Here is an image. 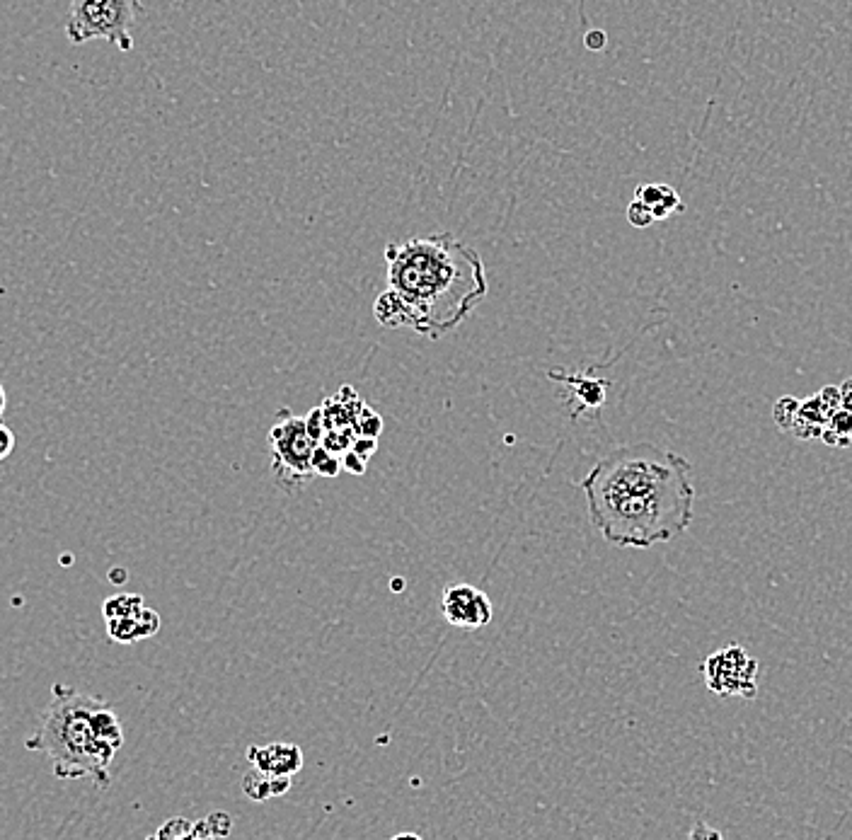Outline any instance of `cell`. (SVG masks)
Instances as JSON below:
<instances>
[{
	"instance_id": "obj_1",
	"label": "cell",
	"mask_w": 852,
	"mask_h": 840,
	"mask_svg": "<svg viewBox=\"0 0 852 840\" xmlns=\"http://www.w3.org/2000/svg\"><path fill=\"white\" fill-rule=\"evenodd\" d=\"M589 519L615 548L669 543L695 519L693 465L654 443L610 451L581 480Z\"/></svg>"
},
{
	"instance_id": "obj_2",
	"label": "cell",
	"mask_w": 852,
	"mask_h": 840,
	"mask_svg": "<svg viewBox=\"0 0 852 840\" xmlns=\"http://www.w3.org/2000/svg\"><path fill=\"white\" fill-rule=\"evenodd\" d=\"M388 289L373 303L383 327L441 339L485 301L487 272L477 250L451 233L414 235L385 245Z\"/></svg>"
},
{
	"instance_id": "obj_3",
	"label": "cell",
	"mask_w": 852,
	"mask_h": 840,
	"mask_svg": "<svg viewBox=\"0 0 852 840\" xmlns=\"http://www.w3.org/2000/svg\"><path fill=\"white\" fill-rule=\"evenodd\" d=\"M25 746L44 753L59 780H90L97 790H107L109 768L124 746V729L105 700L56 683L39 729Z\"/></svg>"
},
{
	"instance_id": "obj_4",
	"label": "cell",
	"mask_w": 852,
	"mask_h": 840,
	"mask_svg": "<svg viewBox=\"0 0 852 840\" xmlns=\"http://www.w3.org/2000/svg\"><path fill=\"white\" fill-rule=\"evenodd\" d=\"M274 453V477L281 487L301 489L315 475V453L322 443L320 407L308 417H296L289 410L279 412V419L269 431Z\"/></svg>"
},
{
	"instance_id": "obj_5",
	"label": "cell",
	"mask_w": 852,
	"mask_h": 840,
	"mask_svg": "<svg viewBox=\"0 0 852 840\" xmlns=\"http://www.w3.org/2000/svg\"><path fill=\"white\" fill-rule=\"evenodd\" d=\"M136 0H71L66 37L71 44H88L95 39L117 46L119 51L134 49Z\"/></svg>"
},
{
	"instance_id": "obj_6",
	"label": "cell",
	"mask_w": 852,
	"mask_h": 840,
	"mask_svg": "<svg viewBox=\"0 0 852 840\" xmlns=\"http://www.w3.org/2000/svg\"><path fill=\"white\" fill-rule=\"evenodd\" d=\"M702 676H705L707 688L722 698L739 695V698L753 700L758 693V661L739 644H729L710 654L702 664Z\"/></svg>"
},
{
	"instance_id": "obj_7",
	"label": "cell",
	"mask_w": 852,
	"mask_h": 840,
	"mask_svg": "<svg viewBox=\"0 0 852 840\" xmlns=\"http://www.w3.org/2000/svg\"><path fill=\"white\" fill-rule=\"evenodd\" d=\"M107 623V635L119 644H134L148 640L160 630V615L146 606L143 596L117 594L107 598L102 606Z\"/></svg>"
},
{
	"instance_id": "obj_8",
	"label": "cell",
	"mask_w": 852,
	"mask_h": 840,
	"mask_svg": "<svg viewBox=\"0 0 852 840\" xmlns=\"http://www.w3.org/2000/svg\"><path fill=\"white\" fill-rule=\"evenodd\" d=\"M441 613L453 627L472 632L492 623L494 608L489 596L472 584H451L441 594Z\"/></svg>"
},
{
	"instance_id": "obj_9",
	"label": "cell",
	"mask_w": 852,
	"mask_h": 840,
	"mask_svg": "<svg viewBox=\"0 0 852 840\" xmlns=\"http://www.w3.org/2000/svg\"><path fill=\"white\" fill-rule=\"evenodd\" d=\"M247 763L274 778H293L303 768V751L289 741H272L247 749Z\"/></svg>"
},
{
	"instance_id": "obj_10",
	"label": "cell",
	"mask_w": 852,
	"mask_h": 840,
	"mask_svg": "<svg viewBox=\"0 0 852 840\" xmlns=\"http://www.w3.org/2000/svg\"><path fill=\"white\" fill-rule=\"evenodd\" d=\"M550 378L567 385L572 398L577 400V405H574V419L584 412L601 410L603 402H606V390L610 381L596 378L594 373H567L562 371V368H555V371H550Z\"/></svg>"
},
{
	"instance_id": "obj_11",
	"label": "cell",
	"mask_w": 852,
	"mask_h": 840,
	"mask_svg": "<svg viewBox=\"0 0 852 840\" xmlns=\"http://www.w3.org/2000/svg\"><path fill=\"white\" fill-rule=\"evenodd\" d=\"M833 414H836V412H833L831 407L823 402L819 393L811 395V398L799 402V410H797V417H794L790 434L797 436V439H804V441L821 439L823 429H826L828 419H831Z\"/></svg>"
},
{
	"instance_id": "obj_12",
	"label": "cell",
	"mask_w": 852,
	"mask_h": 840,
	"mask_svg": "<svg viewBox=\"0 0 852 840\" xmlns=\"http://www.w3.org/2000/svg\"><path fill=\"white\" fill-rule=\"evenodd\" d=\"M635 199L644 201L647 206H652L656 221H664V218H669L671 214H676V211H683V201L678 197V192L669 184H642V187H637Z\"/></svg>"
},
{
	"instance_id": "obj_13",
	"label": "cell",
	"mask_w": 852,
	"mask_h": 840,
	"mask_svg": "<svg viewBox=\"0 0 852 840\" xmlns=\"http://www.w3.org/2000/svg\"><path fill=\"white\" fill-rule=\"evenodd\" d=\"M291 790V778H274L252 768L243 778V792L252 802H267L272 797H281Z\"/></svg>"
},
{
	"instance_id": "obj_14",
	"label": "cell",
	"mask_w": 852,
	"mask_h": 840,
	"mask_svg": "<svg viewBox=\"0 0 852 840\" xmlns=\"http://www.w3.org/2000/svg\"><path fill=\"white\" fill-rule=\"evenodd\" d=\"M821 441L833 448H848L852 443V412L840 407V410L828 419L826 429H823L821 434Z\"/></svg>"
},
{
	"instance_id": "obj_15",
	"label": "cell",
	"mask_w": 852,
	"mask_h": 840,
	"mask_svg": "<svg viewBox=\"0 0 852 840\" xmlns=\"http://www.w3.org/2000/svg\"><path fill=\"white\" fill-rule=\"evenodd\" d=\"M230 828H233L230 816L223 814V811H216V814H211L209 819L194 821L192 838H226Z\"/></svg>"
},
{
	"instance_id": "obj_16",
	"label": "cell",
	"mask_w": 852,
	"mask_h": 840,
	"mask_svg": "<svg viewBox=\"0 0 852 840\" xmlns=\"http://www.w3.org/2000/svg\"><path fill=\"white\" fill-rule=\"evenodd\" d=\"M799 402H802V400L792 398V395H785V398L777 400L775 407H773V417H775L777 427L785 429L787 434L792 431L794 417H797V410H799Z\"/></svg>"
},
{
	"instance_id": "obj_17",
	"label": "cell",
	"mask_w": 852,
	"mask_h": 840,
	"mask_svg": "<svg viewBox=\"0 0 852 840\" xmlns=\"http://www.w3.org/2000/svg\"><path fill=\"white\" fill-rule=\"evenodd\" d=\"M192 828H194V821L180 819V816H177V819L165 821V824L153 833V838H168V840H172V838H192Z\"/></svg>"
},
{
	"instance_id": "obj_18",
	"label": "cell",
	"mask_w": 852,
	"mask_h": 840,
	"mask_svg": "<svg viewBox=\"0 0 852 840\" xmlns=\"http://www.w3.org/2000/svg\"><path fill=\"white\" fill-rule=\"evenodd\" d=\"M627 221H630V226L635 228H649L656 221L652 206H647L644 201H630V206H627Z\"/></svg>"
},
{
	"instance_id": "obj_19",
	"label": "cell",
	"mask_w": 852,
	"mask_h": 840,
	"mask_svg": "<svg viewBox=\"0 0 852 840\" xmlns=\"http://www.w3.org/2000/svg\"><path fill=\"white\" fill-rule=\"evenodd\" d=\"M13 451H15V434H13V429H10L8 424L0 422V463L13 456Z\"/></svg>"
},
{
	"instance_id": "obj_20",
	"label": "cell",
	"mask_w": 852,
	"mask_h": 840,
	"mask_svg": "<svg viewBox=\"0 0 852 840\" xmlns=\"http://www.w3.org/2000/svg\"><path fill=\"white\" fill-rule=\"evenodd\" d=\"M606 42H608L606 32H601V30L586 32V37H584V44L589 51H603V49H606Z\"/></svg>"
},
{
	"instance_id": "obj_21",
	"label": "cell",
	"mask_w": 852,
	"mask_h": 840,
	"mask_svg": "<svg viewBox=\"0 0 852 840\" xmlns=\"http://www.w3.org/2000/svg\"><path fill=\"white\" fill-rule=\"evenodd\" d=\"M840 400H843V410L852 412V378L840 385Z\"/></svg>"
},
{
	"instance_id": "obj_22",
	"label": "cell",
	"mask_w": 852,
	"mask_h": 840,
	"mask_svg": "<svg viewBox=\"0 0 852 840\" xmlns=\"http://www.w3.org/2000/svg\"><path fill=\"white\" fill-rule=\"evenodd\" d=\"M690 838H722V833L719 831H712V828H705V824H700L698 828H693V831H690Z\"/></svg>"
},
{
	"instance_id": "obj_23",
	"label": "cell",
	"mask_w": 852,
	"mask_h": 840,
	"mask_svg": "<svg viewBox=\"0 0 852 840\" xmlns=\"http://www.w3.org/2000/svg\"><path fill=\"white\" fill-rule=\"evenodd\" d=\"M5 405H8V395H5V388H3V385H0V417H3Z\"/></svg>"
},
{
	"instance_id": "obj_24",
	"label": "cell",
	"mask_w": 852,
	"mask_h": 840,
	"mask_svg": "<svg viewBox=\"0 0 852 840\" xmlns=\"http://www.w3.org/2000/svg\"><path fill=\"white\" fill-rule=\"evenodd\" d=\"M136 3H141V0H136Z\"/></svg>"
}]
</instances>
